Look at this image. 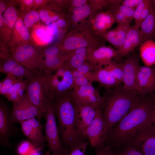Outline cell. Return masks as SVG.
<instances>
[{
	"label": "cell",
	"mask_w": 155,
	"mask_h": 155,
	"mask_svg": "<svg viewBox=\"0 0 155 155\" xmlns=\"http://www.w3.org/2000/svg\"><path fill=\"white\" fill-rule=\"evenodd\" d=\"M74 78L71 71L67 69L55 91V93L64 92L73 89Z\"/></svg>",
	"instance_id": "cell-32"
},
{
	"label": "cell",
	"mask_w": 155,
	"mask_h": 155,
	"mask_svg": "<svg viewBox=\"0 0 155 155\" xmlns=\"http://www.w3.org/2000/svg\"><path fill=\"white\" fill-rule=\"evenodd\" d=\"M104 67L120 84L122 82L123 63H118L111 60Z\"/></svg>",
	"instance_id": "cell-33"
},
{
	"label": "cell",
	"mask_w": 155,
	"mask_h": 155,
	"mask_svg": "<svg viewBox=\"0 0 155 155\" xmlns=\"http://www.w3.org/2000/svg\"><path fill=\"white\" fill-rule=\"evenodd\" d=\"M140 28L141 34L145 41L155 39V8L152 5L149 14L142 23Z\"/></svg>",
	"instance_id": "cell-30"
},
{
	"label": "cell",
	"mask_w": 155,
	"mask_h": 155,
	"mask_svg": "<svg viewBox=\"0 0 155 155\" xmlns=\"http://www.w3.org/2000/svg\"><path fill=\"white\" fill-rule=\"evenodd\" d=\"M88 143L83 142L71 151L69 155H84Z\"/></svg>",
	"instance_id": "cell-42"
},
{
	"label": "cell",
	"mask_w": 155,
	"mask_h": 155,
	"mask_svg": "<svg viewBox=\"0 0 155 155\" xmlns=\"http://www.w3.org/2000/svg\"><path fill=\"white\" fill-rule=\"evenodd\" d=\"M150 0H143L135 9L133 15V18L135 20V26L138 29L140 28L139 23L142 11Z\"/></svg>",
	"instance_id": "cell-36"
},
{
	"label": "cell",
	"mask_w": 155,
	"mask_h": 155,
	"mask_svg": "<svg viewBox=\"0 0 155 155\" xmlns=\"http://www.w3.org/2000/svg\"><path fill=\"white\" fill-rule=\"evenodd\" d=\"M20 123L21 131L29 140L34 150L38 151L43 149L46 140L42 132L41 122L34 118L23 121Z\"/></svg>",
	"instance_id": "cell-14"
},
{
	"label": "cell",
	"mask_w": 155,
	"mask_h": 155,
	"mask_svg": "<svg viewBox=\"0 0 155 155\" xmlns=\"http://www.w3.org/2000/svg\"><path fill=\"white\" fill-rule=\"evenodd\" d=\"M97 12L94 11L88 2L84 5L66 13L67 32L76 29L90 27L92 20Z\"/></svg>",
	"instance_id": "cell-10"
},
{
	"label": "cell",
	"mask_w": 155,
	"mask_h": 155,
	"mask_svg": "<svg viewBox=\"0 0 155 155\" xmlns=\"http://www.w3.org/2000/svg\"><path fill=\"white\" fill-rule=\"evenodd\" d=\"M92 83L84 76L74 79V88L76 87L88 85L92 84Z\"/></svg>",
	"instance_id": "cell-44"
},
{
	"label": "cell",
	"mask_w": 155,
	"mask_h": 155,
	"mask_svg": "<svg viewBox=\"0 0 155 155\" xmlns=\"http://www.w3.org/2000/svg\"><path fill=\"white\" fill-rule=\"evenodd\" d=\"M105 40L97 34L91 27L76 29L67 33L58 44L60 50L65 54L78 49L96 48L104 45Z\"/></svg>",
	"instance_id": "cell-4"
},
{
	"label": "cell",
	"mask_w": 155,
	"mask_h": 155,
	"mask_svg": "<svg viewBox=\"0 0 155 155\" xmlns=\"http://www.w3.org/2000/svg\"><path fill=\"white\" fill-rule=\"evenodd\" d=\"M108 10H109L111 12L115 22H117L118 24L130 23L131 21L128 20L114 7H112Z\"/></svg>",
	"instance_id": "cell-39"
},
{
	"label": "cell",
	"mask_w": 155,
	"mask_h": 155,
	"mask_svg": "<svg viewBox=\"0 0 155 155\" xmlns=\"http://www.w3.org/2000/svg\"><path fill=\"white\" fill-rule=\"evenodd\" d=\"M114 155H144L140 150L131 147H126L113 150Z\"/></svg>",
	"instance_id": "cell-35"
},
{
	"label": "cell",
	"mask_w": 155,
	"mask_h": 155,
	"mask_svg": "<svg viewBox=\"0 0 155 155\" xmlns=\"http://www.w3.org/2000/svg\"><path fill=\"white\" fill-rule=\"evenodd\" d=\"M66 54L59 49L58 44L51 45L43 48L39 58L38 73H51L63 65Z\"/></svg>",
	"instance_id": "cell-11"
},
{
	"label": "cell",
	"mask_w": 155,
	"mask_h": 155,
	"mask_svg": "<svg viewBox=\"0 0 155 155\" xmlns=\"http://www.w3.org/2000/svg\"><path fill=\"white\" fill-rule=\"evenodd\" d=\"M152 0L150 1L144 9L142 13L139 23L140 27L143 21L146 18L149 14L152 6Z\"/></svg>",
	"instance_id": "cell-45"
},
{
	"label": "cell",
	"mask_w": 155,
	"mask_h": 155,
	"mask_svg": "<svg viewBox=\"0 0 155 155\" xmlns=\"http://www.w3.org/2000/svg\"><path fill=\"white\" fill-rule=\"evenodd\" d=\"M42 49L33 43L20 46L11 51L12 58L28 70L38 74L39 58Z\"/></svg>",
	"instance_id": "cell-7"
},
{
	"label": "cell",
	"mask_w": 155,
	"mask_h": 155,
	"mask_svg": "<svg viewBox=\"0 0 155 155\" xmlns=\"http://www.w3.org/2000/svg\"><path fill=\"white\" fill-rule=\"evenodd\" d=\"M131 147L144 155H155V124L142 127L124 147Z\"/></svg>",
	"instance_id": "cell-9"
},
{
	"label": "cell",
	"mask_w": 155,
	"mask_h": 155,
	"mask_svg": "<svg viewBox=\"0 0 155 155\" xmlns=\"http://www.w3.org/2000/svg\"><path fill=\"white\" fill-rule=\"evenodd\" d=\"M44 155H53L50 154V152L49 151H47L45 152Z\"/></svg>",
	"instance_id": "cell-54"
},
{
	"label": "cell",
	"mask_w": 155,
	"mask_h": 155,
	"mask_svg": "<svg viewBox=\"0 0 155 155\" xmlns=\"http://www.w3.org/2000/svg\"><path fill=\"white\" fill-rule=\"evenodd\" d=\"M118 54V51L104 45L94 49L89 54L86 61L94 65L105 66Z\"/></svg>",
	"instance_id": "cell-22"
},
{
	"label": "cell",
	"mask_w": 155,
	"mask_h": 155,
	"mask_svg": "<svg viewBox=\"0 0 155 155\" xmlns=\"http://www.w3.org/2000/svg\"><path fill=\"white\" fill-rule=\"evenodd\" d=\"M58 121V130L63 144L70 151L84 142L77 131L75 119L78 105L73 98L71 91L55 93L52 102Z\"/></svg>",
	"instance_id": "cell-3"
},
{
	"label": "cell",
	"mask_w": 155,
	"mask_h": 155,
	"mask_svg": "<svg viewBox=\"0 0 155 155\" xmlns=\"http://www.w3.org/2000/svg\"><path fill=\"white\" fill-rule=\"evenodd\" d=\"M95 48L94 47L80 48L68 52L66 55L64 65L68 70H73L86 61L89 54Z\"/></svg>",
	"instance_id": "cell-27"
},
{
	"label": "cell",
	"mask_w": 155,
	"mask_h": 155,
	"mask_svg": "<svg viewBox=\"0 0 155 155\" xmlns=\"http://www.w3.org/2000/svg\"><path fill=\"white\" fill-rule=\"evenodd\" d=\"M16 0L9 1L3 14L4 23L0 28V42L9 45L12 37L13 29L20 12L16 7Z\"/></svg>",
	"instance_id": "cell-16"
},
{
	"label": "cell",
	"mask_w": 155,
	"mask_h": 155,
	"mask_svg": "<svg viewBox=\"0 0 155 155\" xmlns=\"http://www.w3.org/2000/svg\"><path fill=\"white\" fill-rule=\"evenodd\" d=\"M73 98L79 105L89 106L95 108L103 103L104 98L101 96L98 88L92 84L74 88L71 91Z\"/></svg>",
	"instance_id": "cell-12"
},
{
	"label": "cell",
	"mask_w": 155,
	"mask_h": 155,
	"mask_svg": "<svg viewBox=\"0 0 155 155\" xmlns=\"http://www.w3.org/2000/svg\"><path fill=\"white\" fill-rule=\"evenodd\" d=\"M60 81L58 79V77L55 74L51 75L50 79V83L51 87L55 93L56 89L58 86Z\"/></svg>",
	"instance_id": "cell-49"
},
{
	"label": "cell",
	"mask_w": 155,
	"mask_h": 155,
	"mask_svg": "<svg viewBox=\"0 0 155 155\" xmlns=\"http://www.w3.org/2000/svg\"><path fill=\"white\" fill-rule=\"evenodd\" d=\"M104 128L103 118L99 107L96 108L95 117L88 127L85 134L92 147L96 148L104 144Z\"/></svg>",
	"instance_id": "cell-17"
},
{
	"label": "cell",
	"mask_w": 155,
	"mask_h": 155,
	"mask_svg": "<svg viewBox=\"0 0 155 155\" xmlns=\"http://www.w3.org/2000/svg\"><path fill=\"white\" fill-rule=\"evenodd\" d=\"M98 65L93 71H89L84 74L85 77L90 82H96L100 86L106 89L114 88L119 85L120 83L104 67Z\"/></svg>",
	"instance_id": "cell-21"
},
{
	"label": "cell",
	"mask_w": 155,
	"mask_h": 155,
	"mask_svg": "<svg viewBox=\"0 0 155 155\" xmlns=\"http://www.w3.org/2000/svg\"><path fill=\"white\" fill-rule=\"evenodd\" d=\"M152 121L153 123L155 124V101L153 106V111L152 117Z\"/></svg>",
	"instance_id": "cell-53"
},
{
	"label": "cell",
	"mask_w": 155,
	"mask_h": 155,
	"mask_svg": "<svg viewBox=\"0 0 155 155\" xmlns=\"http://www.w3.org/2000/svg\"><path fill=\"white\" fill-rule=\"evenodd\" d=\"M78 105L75 116V126L78 135L84 140L86 138V130L95 117L96 108L89 106Z\"/></svg>",
	"instance_id": "cell-19"
},
{
	"label": "cell",
	"mask_w": 155,
	"mask_h": 155,
	"mask_svg": "<svg viewBox=\"0 0 155 155\" xmlns=\"http://www.w3.org/2000/svg\"><path fill=\"white\" fill-rule=\"evenodd\" d=\"M50 0H34L32 10H37L44 7L50 1Z\"/></svg>",
	"instance_id": "cell-47"
},
{
	"label": "cell",
	"mask_w": 155,
	"mask_h": 155,
	"mask_svg": "<svg viewBox=\"0 0 155 155\" xmlns=\"http://www.w3.org/2000/svg\"><path fill=\"white\" fill-rule=\"evenodd\" d=\"M98 65H94L85 61L82 65L74 69L84 75L89 71H93L97 68Z\"/></svg>",
	"instance_id": "cell-40"
},
{
	"label": "cell",
	"mask_w": 155,
	"mask_h": 155,
	"mask_svg": "<svg viewBox=\"0 0 155 155\" xmlns=\"http://www.w3.org/2000/svg\"><path fill=\"white\" fill-rule=\"evenodd\" d=\"M130 24H118L114 29L108 30L98 35L118 50L124 42L130 27Z\"/></svg>",
	"instance_id": "cell-24"
},
{
	"label": "cell",
	"mask_w": 155,
	"mask_h": 155,
	"mask_svg": "<svg viewBox=\"0 0 155 155\" xmlns=\"http://www.w3.org/2000/svg\"><path fill=\"white\" fill-rule=\"evenodd\" d=\"M2 81L3 82V87L10 84H14L20 80L13 75H7L5 78Z\"/></svg>",
	"instance_id": "cell-48"
},
{
	"label": "cell",
	"mask_w": 155,
	"mask_h": 155,
	"mask_svg": "<svg viewBox=\"0 0 155 155\" xmlns=\"http://www.w3.org/2000/svg\"><path fill=\"white\" fill-rule=\"evenodd\" d=\"M71 71L74 78L84 76V74L75 69Z\"/></svg>",
	"instance_id": "cell-52"
},
{
	"label": "cell",
	"mask_w": 155,
	"mask_h": 155,
	"mask_svg": "<svg viewBox=\"0 0 155 155\" xmlns=\"http://www.w3.org/2000/svg\"><path fill=\"white\" fill-rule=\"evenodd\" d=\"M137 81L140 87L148 93L155 90V66L153 67L139 65Z\"/></svg>",
	"instance_id": "cell-26"
},
{
	"label": "cell",
	"mask_w": 155,
	"mask_h": 155,
	"mask_svg": "<svg viewBox=\"0 0 155 155\" xmlns=\"http://www.w3.org/2000/svg\"><path fill=\"white\" fill-rule=\"evenodd\" d=\"M67 69V67L63 64L56 69L55 75L58 77H61L63 78Z\"/></svg>",
	"instance_id": "cell-50"
},
{
	"label": "cell",
	"mask_w": 155,
	"mask_h": 155,
	"mask_svg": "<svg viewBox=\"0 0 155 155\" xmlns=\"http://www.w3.org/2000/svg\"><path fill=\"white\" fill-rule=\"evenodd\" d=\"M95 150L96 155H114L111 147L105 144L96 148Z\"/></svg>",
	"instance_id": "cell-41"
},
{
	"label": "cell",
	"mask_w": 155,
	"mask_h": 155,
	"mask_svg": "<svg viewBox=\"0 0 155 155\" xmlns=\"http://www.w3.org/2000/svg\"><path fill=\"white\" fill-rule=\"evenodd\" d=\"M12 103L11 119L13 124L20 123L36 117L38 120L41 122L44 111L33 104L26 92L22 97Z\"/></svg>",
	"instance_id": "cell-8"
},
{
	"label": "cell",
	"mask_w": 155,
	"mask_h": 155,
	"mask_svg": "<svg viewBox=\"0 0 155 155\" xmlns=\"http://www.w3.org/2000/svg\"><path fill=\"white\" fill-rule=\"evenodd\" d=\"M141 58L146 66L151 67L155 64V42L147 40L140 44Z\"/></svg>",
	"instance_id": "cell-31"
},
{
	"label": "cell",
	"mask_w": 155,
	"mask_h": 155,
	"mask_svg": "<svg viewBox=\"0 0 155 155\" xmlns=\"http://www.w3.org/2000/svg\"><path fill=\"white\" fill-rule=\"evenodd\" d=\"M88 2V0H69L67 13L70 12L75 8L84 5Z\"/></svg>",
	"instance_id": "cell-43"
},
{
	"label": "cell",
	"mask_w": 155,
	"mask_h": 155,
	"mask_svg": "<svg viewBox=\"0 0 155 155\" xmlns=\"http://www.w3.org/2000/svg\"><path fill=\"white\" fill-rule=\"evenodd\" d=\"M144 41L139 29L134 25L130 26L123 44L118 50V54L115 58L116 59H120Z\"/></svg>",
	"instance_id": "cell-20"
},
{
	"label": "cell",
	"mask_w": 155,
	"mask_h": 155,
	"mask_svg": "<svg viewBox=\"0 0 155 155\" xmlns=\"http://www.w3.org/2000/svg\"><path fill=\"white\" fill-rule=\"evenodd\" d=\"M104 100L100 107L104 122V137L105 140L109 131L143 98L139 92L125 90L119 85L106 89Z\"/></svg>",
	"instance_id": "cell-2"
},
{
	"label": "cell",
	"mask_w": 155,
	"mask_h": 155,
	"mask_svg": "<svg viewBox=\"0 0 155 155\" xmlns=\"http://www.w3.org/2000/svg\"><path fill=\"white\" fill-rule=\"evenodd\" d=\"M51 73L36 74L29 82L26 91L33 104L44 111L46 103L53 99L55 93L50 83Z\"/></svg>",
	"instance_id": "cell-5"
},
{
	"label": "cell",
	"mask_w": 155,
	"mask_h": 155,
	"mask_svg": "<svg viewBox=\"0 0 155 155\" xmlns=\"http://www.w3.org/2000/svg\"><path fill=\"white\" fill-rule=\"evenodd\" d=\"M0 71L13 75L19 80L24 78L30 80L36 75L13 59L1 60Z\"/></svg>",
	"instance_id": "cell-18"
},
{
	"label": "cell",
	"mask_w": 155,
	"mask_h": 155,
	"mask_svg": "<svg viewBox=\"0 0 155 155\" xmlns=\"http://www.w3.org/2000/svg\"><path fill=\"white\" fill-rule=\"evenodd\" d=\"M52 102H48L44 106L42 117L46 120L44 128L47 145L53 155H69L71 151L63 147L59 135Z\"/></svg>",
	"instance_id": "cell-6"
},
{
	"label": "cell",
	"mask_w": 155,
	"mask_h": 155,
	"mask_svg": "<svg viewBox=\"0 0 155 155\" xmlns=\"http://www.w3.org/2000/svg\"><path fill=\"white\" fill-rule=\"evenodd\" d=\"M152 4L154 7L155 8V0H152Z\"/></svg>",
	"instance_id": "cell-55"
},
{
	"label": "cell",
	"mask_w": 155,
	"mask_h": 155,
	"mask_svg": "<svg viewBox=\"0 0 155 155\" xmlns=\"http://www.w3.org/2000/svg\"><path fill=\"white\" fill-rule=\"evenodd\" d=\"M138 57L133 55L128 57L123 63V88L127 91H135L144 97L148 92L139 86L137 81V71L139 65Z\"/></svg>",
	"instance_id": "cell-13"
},
{
	"label": "cell",
	"mask_w": 155,
	"mask_h": 155,
	"mask_svg": "<svg viewBox=\"0 0 155 155\" xmlns=\"http://www.w3.org/2000/svg\"><path fill=\"white\" fill-rule=\"evenodd\" d=\"M113 7L118 11L129 20L131 21L133 18L134 13L135 9L121 4Z\"/></svg>",
	"instance_id": "cell-37"
},
{
	"label": "cell",
	"mask_w": 155,
	"mask_h": 155,
	"mask_svg": "<svg viewBox=\"0 0 155 155\" xmlns=\"http://www.w3.org/2000/svg\"><path fill=\"white\" fill-rule=\"evenodd\" d=\"M24 23L29 29L40 20L39 13L37 10H32L26 13L20 12Z\"/></svg>",
	"instance_id": "cell-34"
},
{
	"label": "cell",
	"mask_w": 155,
	"mask_h": 155,
	"mask_svg": "<svg viewBox=\"0 0 155 155\" xmlns=\"http://www.w3.org/2000/svg\"><path fill=\"white\" fill-rule=\"evenodd\" d=\"M38 11L40 20L46 26L60 18H65L66 12L55 0H50L46 5Z\"/></svg>",
	"instance_id": "cell-25"
},
{
	"label": "cell",
	"mask_w": 155,
	"mask_h": 155,
	"mask_svg": "<svg viewBox=\"0 0 155 155\" xmlns=\"http://www.w3.org/2000/svg\"><path fill=\"white\" fill-rule=\"evenodd\" d=\"M143 1V0H123L121 4L135 9Z\"/></svg>",
	"instance_id": "cell-46"
},
{
	"label": "cell",
	"mask_w": 155,
	"mask_h": 155,
	"mask_svg": "<svg viewBox=\"0 0 155 155\" xmlns=\"http://www.w3.org/2000/svg\"><path fill=\"white\" fill-rule=\"evenodd\" d=\"M16 1L19 6V11L20 13H26L32 8L34 0H18Z\"/></svg>",
	"instance_id": "cell-38"
},
{
	"label": "cell",
	"mask_w": 155,
	"mask_h": 155,
	"mask_svg": "<svg viewBox=\"0 0 155 155\" xmlns=\"http://www.w3.org/2000/svg\"><path fill=\"white\" fill-rule=\"evenodd\" d=\"M11 111L3 99L0 101V144L4 147H12L9 142L10 137L16 135L19 131L18 127L11 121Z\"/></svg>",
	"instance_id": "cell-15"
},
{
	"label": "cell",
	"mask_w": 155,
	"mask_h": 155,
	"mask_svg": "<svg viewBox=\"0 0 155 155\" xmlns=\"http://www.w3.org/2000/svg\"><path fill=\"white\" fill-rule=\"evenodd\" d=\"M9 1L0 0V14H3L6 11Z\"/></svg>",
	"instance_id": "cell-51"
},
{
	"label": "cell",
	"mask_w": 155,
	"mask_h": 155,
	"mask_svg": "<svg viewBox=\"0 0 155 155\" xmlns=\"http://www.w3.org/2000/svg\"><path fill=\"white\" fill-rule=\"evenodd\" d=\"M32 28L30 37L35 45L42 47H45L54 41V38L48 32L46 26L36 24Z\"/></svg>",
	"instance_id": "cell-29"
},
{
	"label": "cell",
	"mask_w": 155,
	"mask_h": 155,
	"mask_svg": "<svg viewBox=\"0 0 155 155\" xmlns=\"http://www.w3.org/2000/svg\"><path fill=\"white\" fill-rule=\"evenodd\" d=\"M115 22L113 15L110 11H98L92 20L91 28L98 35L108 30Z\"/></svg>",
	"instance_id": "cell-28"
},
{
	"label": "cell",
	"mask_w": 155,
	"mask_h": 155,
	"mask_svg": "<svg viewBox=\"0 0 155 155\" xmlns=\"http://www.w3.org/2000/svg\"><path fill=\"white\" fill-rule=\"evenodd\" d=\"M155 97H144L135 104L109 131L104 142L112 150L124 147L142 127L153 123L152 117Z\"/></svg>",
	"instance_id": "cell-1"
},
{
	"label": "cell",
	"mask_w": 155,
	"mask_h": 155,
	"mask_svg": "<svg viewBox=\"0 0 155 155\" xmlns=\"http://www.w3.org/2000/svg\"><path fill=\"white\" fill-rule=\"evenodd\" d=\"M32 43L29 29L24 24L22 17L20 14L14 28L12 39L9 46L11 51L20 46Z\"/></svg>",
	"instance_id": "cell-23"
}]
</instances>
